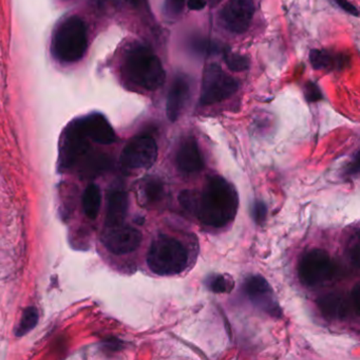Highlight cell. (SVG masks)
<instances>
[{
  "instance_id": "cell-1",
  "label": "cell",
  "mask_w": 360,
  "mask_h": 360,
  "mask_svg": "<svg viewBox=\"0 0 360 360\" xmlns=\"http://www.w3.org/2000/svg\"><path fill=\"white\" fill-rule=\"evenodd\" d=\"M238 206L239 198L233 185L222 176H212L198 193L195 216L207 226L221 229L235 219Z\"/></svg>"
},
{
  "instance_id": "cell-2",
  "label": "cell",
  "mask_w": 360,
  "mask_h": 360,
  "mask_svg": "<svg viewBox=\"0 0 360 360\" xmlns=\"http://www.w3.org/2000/svg\"><path fill=\"white\" fill-rule=\"evenodd\" d=\"M123 69L131 83L149 91L159 89L165 82L166 75L161 60L143 46L132 48L127 52Z\"/></svg>"
},
{
  "instance_id": "cell-3",
  "label": "cell",
  "mask_w": 360,
  "mask_h": 360,
  "mask_svg": "<svg viewBox=\"0 0 360 360\" xmlns=\"http://www.w3.org/2000/svg\"><path fill=\"white\" fill-rule=\"evenodd\" d=\"M87 47V27L79 18H67L54 32L52 52L60 62H79L85 56Z\"/></svg>"
},
{
  "instance_id": "cell-4",
  "label": "cell",
  "mask_w": 360,
  "mask_h": 360,
  "mask_svg": "<svg viewBox=\"0 0 360 360\" xmlns=\"http://www.w3.org/2000/svg\"><path fill=\"white\" fill-rule=\"evenodd\" d=\"M147 263L151 271L157 275H178L186 269L188 254L178 240L159 236L149 248Z\"/></svg>"
},
{
  "instance_id": "cell-5",
  "label": "cell",
  "mask_w": 360,
  "mask_h": 360,
  "mask_svg": "<svg viewBox=\"0 0 360 360\" xmlns=\"http://www.w3.org/2000/svg\"><path fill=\"white\" fill-rule=\"evenodd\" d=\"M238 89V82L226 75L219 65H208L203 73L200 103L207 106L222 102L233 96Z\"/></svg>"
},
{
  "instance_id": "cell-6",
  "label": "cell",
  "mask_w": 360,
  "mask_h": 360,
  "mask_svg": "<svg viewBox=\"0 0 360 360\" xmlns=\"http://www.w3.org/2000/svg\"><path fill=\"white\" fill-rule=\"evenodd\" d=\"M334 267L328 252L322 250H311L301 258L299 278L304 285L317 288L332 279Z\"/></svg>"
},
{
  "instance_id": "cell-7",
  "label": "cell",
  "mask_w": 360,
  "mask_h": 360,
  "mask_svg": "<svg viewBox=\"0 0 360 360\" xmlns=\"http://www.w3.org/2000/svg\"><path fill=\"white\" fill-rule=\"evenodd\" d=\"M158 159V146L151 136H140L132 139L122 151L121 162L129 169H147Z\"/></svg>"
},
{
  "instance_id": "cell-8",
  "label": "cell",
  "mask_w": 360,
  "mask_h": 360,
  "mask_svg": "<svg viewBox=\"0 0 360 360\" xmlns=\"http://www.w3.org/2000/svg\"><path fill=\"white\" fill-rule=\"evenodd\" d=\"M102 242L112 254H129L141 245L142 233L138 229L124 224L106 226L103 233Z\"/></svg>"
},
{
  "instance_id": "cell-9",
  "label": "cell",
  "mask_w": 360,
  "mask_h": 360,
  "mask_svg": "<svg viewBox=\"0 0 360 360\" xmlns=\"http://www.w3.org/2000/svg\"><path fill=\"white\" fill-rule=\"evenodd\" d=\"M254 0H229L220 14L221 22L229 32L242 34L254 18Z\"/></svg>"
},
{
  "instance_id": "cell-10",
  "label": "cell",
  "mask_w": 360,
  "mask_h": 360,
  "mask_svg": "<svg viewBox=\"0 0 360 360\" xmlns=\"http://www.w3.org/2000/svg\"><path fill=\"white\" fill-rule=\"evenodd\" d=\"M244 290L250 300L259 309L273 317L282 315L281 309L269 282L262 276H250L244 284Z\"/></svg>"
},
{
  "instance_id": "cell-11",
  "label": "cell",
  "mask_w": 360,
  "mask_h": 360,
  "mask_svg": "<svg viewBox=\"0 0 360 360\" xmlns=\"http://www.w3.org/2000/svg\"><path fill=\"white\" fill-rule=\"evenodd\" d=\"M75 124L88 140L102 145L112 144L115 141V130L104 115L94 113Z\"/></svg>"
},
{
  "instance_id": "cell-12",
  "label": "cell",
  "mask_w": 360,
  "mask_h": 360,
  "mask_svg": "<svg viewBox=\"0 0 360 360\" xmlns=\"http://www.w3.org/2000/svg\"><path fill=\"white\" fill-rule=\"evenodd\" d=\"M87 140L88 139L82 134L77 124L69 128L63 145L62 153H60L63 167H69L75 164L79 158L85 155L88 149Z\"/></svg>"
},
{
  "instance_id": "cell-13",
  "label": "cell",
  "mask_w": 360,
  "mask_h": 360,
  "mask_svg": "<svg viewBox=\"0 0 360 360\" xmlns=\"http://www.w3.org/2000/svg\"><path fill=\"white\" fill-rule=\"evenodd\" d=\"M176 165L181 172L188 174H195L203 169V157L195 139H186L181 144L176 153Z\"/></svg>"
},
{
  "instance_id": "cell-14",
  "label": "cell",
  "mask_w": 360,
  "mask_h": 360,
  "mask_svg": "<svg viewBox=\"0 0 360 360\" xmlns=\"http://www.w3.org/2000/svg\"><path fill=\"white\" fill-rule=\"evenodd\" d=\"M189 91H191V86H189L188 79L183 75L176 77L170 88L167 98V107H166L170 121L176 122L180 117L188 100Z\"/></svg>"
},
{
  "instance_id": "cell-15",
  "label": "cell",
  "mask_w": 360,
  "mask_h": 360,
  "mask_svg": "<svg viewBox=\"0 0 360 360\" xmlns=\"http://www.w3.org/2000/svg\"><path fill=\"white\" fill-rule=\"evenodd\" d=\"M128 212V195L122 189H115L108 195L106 226L123 224Z\"/></svg>"
},
{
  "instance_id": "cell-16",
  "label": "cell",
  "mask_w": 360,
  "mask_h": 360,
  "mask_svg": "<svg viewBox=\"0 0 360 360\" xmlns=\"http://www.w3.org/2000/svg\"><path fill=\"white\" fill-rule=\"evenodd\" d=\"M322 315L328 319L342 320L349 315V305L347 299L339 294H328L317 300Z\"/></svg>"
},
{
  "instance_id": "cell-17",
  "label": "cell",
  "mask_w": 360,
  "mask_h": 360,
  "mask_svg": "<svg viewBox=\"0 0 360 360\" xmlns=\"http://www.w3.org/2000/svg\"><path fill=\"white\" fill-rule=\"evenodd\" d=\"M102 205V193L96 184L89 185L83 195L84 212L88 218L94 220L100 212Z\"/></svg>"
},
{
  "instance_id": "cell-18",
  "label": "cell",
  "mask_w": 360,
  "mask_h": 360,
  "mask_svg": "<svg viewBox=\"0 0 360 360\" xmlns=\"http://www.w3.org/2000/svg\"><path fill=\"white\" fill-rule=\"evenodd\" d=\"M163 193V183L159 179L149 178L140 186V201L143 205H151L160 201Z\"/></svg>"
},
{
  "instance_id": "cell-19",
  "label": "cell",
  "mask_w": 360,
  "mask_h": 360,
  "mask_svg": "<svg viewBox=\"0 0 360 360\" xmlns=\"http://www.w3.org/2000/svg\"><path fill=\"white\" fill-rule=\"evenodd\" d=\"M309 60L315 70H330L334 69L338 63L340 64L343 63L342 60H338L336 56L323 50H311L309 53Z\"/></svg>"
},
{
  "instance_id": "cell-20",
  "label": "cell",
  "mask_w": 360,
  "mask_h": 360,
  "mask_svg": "<svg viewBox=\"0 0 360 360\" xmlns=\"http://www.w3.org/2000/svg\"><path fill=\"white\" fill-rule=\"evenodd\" d=\"M37 323H39V311L35 307H27L16 330V336L22 337L28 334L37 326Z\"/></svg>"
},
{
  "instance_id": "cell-21",
  "label": "cell",
  "mask_w": 360,
  "mask_h": 360,
  "mask_svg": "<svg viewBox=\"0 0 360 360\" xmlns=\"http://www.w3.org/2000/svg\"><path fill=\"white\" fill-rule=\"evenodd\" d=\"M224 54L225 63L231 71L242 72V71L248 70V67H250V62L245 56L233 53L231 51H225Z\"/></svg>"
},
{
  "instance_id": "cell-22",
  "label": "cell",
  "mask_w": 360,
  "mask_h": 360,
  "mask_svg": "<svg viewBox=\"0 0 360 360\" xmlns=\"http://www.w3.org/2000/svg\"><path fill=\"white\" fill-rule=\"evenodd\" d=\"M179 201H180L182 207L184 208L185 210H187L189 214H195L198 203V193L191 191H182V193H180V197H179Z\"/></svg>"
},
{
  "instance_id": "cell-23",
  "label": "cell",
  "mask_w": 360,
  "mask_h": 360,
  "mask_svg": "<svg viewBox=\"0 0 360 360\" xmlns=\"http://www.w3.org/2000/svg\"><path fill=\"white\" fill-rule=\"evenodd\" d=\"M229 286H233L229 284V280L222 275H214L207 279V288H210L212 292H229L231 288Z\"/></svg>"
},
{
  "instance_id": "cell-24",
  "label": "cell",
  "mask_w": 360,
  "mask_h": 360,
  "mask_svg": "<svg viewBox=\"0 0 360 360\" xmlns=\"http://www.w3.org/2000/svg\"><path fill=\"white\" fill-rule=\"evenodd\" d=\"M252 218L258 224H263L266 220L267 207L262 202H256L252 206Z\"/></svg>"
},
{
  "instance_id": "cell-25",
  "label": "cell",
  "mask_w": 360,
  "mask_h": 360,
  "mask_svg": "<svg viewBox=\"0 0 360 360\" xmlns=\"http://www.w3.org/2000/svg\"><path fill=\"white\" fill-rule=\"evenodd\" d=\"M304 94L307 100L311 103L318 102V101L322 98V94L320 92L319 88L315 84L311 83V82L305 85Z\"/></svg>"
},
{
  "instance_id": "cell-26",
  "label": "cell",
  "mask_w": 360,
  "mask_h": 360,
  "mask_svg": "<svg viewBox=\"0 0 360 360\" xmlns=\"http://www.w3.org/2000/svg\"><path fill=\"white\" fill-rule=\"evenodd\" d=\"M335 3L343 10V11L347 12V13L351 14V15L356 16L358 18L359 16V13H358L357 8L354 7L352 4H349L347 0H335Z\"/></svg>"
},
{
  "instance_id": "cell-27",
  "label": "cell",
  "mask_w": 360,
  "mask_h": 360,
  "mask_svg": "<svg viewBox=\"0 0 360 360\" xmlns=\"http://www.w3.org/2000/svg\"><path fill=\"white\" fill-rule=\"evenodd\" d=\"M206 5H207L206 0H188V3H187L189 9L193 10V11L203 10Z\"/></svg>"
},
{
  "instance_id": "cell-28",
  "label": "cell",
  "mask_w": 360,
  "mask_h": 360,
  "mask_svg": "<svg viewBox=\"0 0 360 360\" xmlns=\"http://www.w3.org/2000/svg\"><path fill=\"white\" fill-rule=\"evenodd\" d=\"M184 1L185 0H170L172 8H174L176 11H180V9H182L183 5H184Z\"/></svg>"
},
{
  "instance_id": "cell-29",
  "label": "cell",
  "mask_w": 360,
  "mask_h": 360,
  "mask_svg": "<svg viewBox=\"0 0 360 360\" xmlns=\"http://www.w3.org/2000/svg\"><path fill=\"white\" fill-rule=\"evenodd\" d=\"M127 3H129L130 5L134 6V7H139V6L142 5L143 0H126Z\"/></svg>"
},
{
  "instance_id": "cell-30",
  "label": "cell",
  "mask_w": 360,
  "mask_h": 360,
  "mask_svg": "<svg viewBox=\"0 0 360 360\" xmlns=\"http://www.w3.org/2000/svg\"><path fill=\"white\" fill-rule=\"evenodd\" d=\"M208 1H210V5L212 6V7H214V6L219 5L223 0H208Z\"/></svg>"
}]
</instances>
